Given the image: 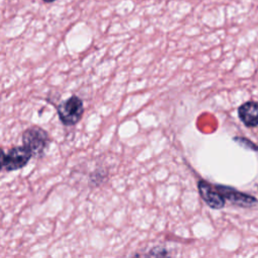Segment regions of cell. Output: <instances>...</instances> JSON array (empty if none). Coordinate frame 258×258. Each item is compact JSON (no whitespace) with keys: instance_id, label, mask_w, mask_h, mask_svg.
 Listing matches in <instances>:
<instances>
[{"instance_id":"1","label":"cell","mask_w":258,"mask_h":258,"mask_svg":"<svg viewBox=\"0 0 258 258\" xmlns=\"http://www.w3.org/2000/svg\"><path fill=\"white\" fill-rule=\"evenodd\" d=\"M57 115L61 123L66 126L77 124L84 113L83 101L78 96H71L56 107Z\"/></svg>"},{"instance_id":"2","label":"cell","mask_w":258,"mask_h":258,"mask_svg":"<svg viewBox=\"0 0 258 258\" xmlns=\"http://www.w3.org/2000/svg\"><path fill=\"white\" fill-rule=\"evenodd\" d=\"M22 143L32 153V156H39L48 145L49 137L42 128L32 126L23 132Z\"/></svg>"},{"instance_id":"3","label":"cell","mask_w":258,"mask_h":258,"mask_svg":"<svg viewBox=\"0 0 258 258\" xmlns=\"http://www.w3.org/2000/svg\"><path fill=\"white\" fill-rule=\"evenodd\" d=\"M32 153L24 146H16L7 152H2V168L7 171H13L24 167Z\"/></svg>"},{"instance_id":"4","label":"cell","mask_w":258,"mask_h":258,"mask_svg":"<svg viewBox=\"0 0 258 258\" xmlns=\"http://www.w3.org/2000/svg\"><path fill=\"white\" fill-rule=\"evenodd\" d=\"M217 189L221 192V195L228 200L231 204L241 207V208H252L258 204V200L248 194L237 190L234 187L222 184H215Z\"/></svg>"},{"instance_id":"5","label":"cell","mask_w":258,"mask_h":258,"mask_svg":"<svg viewBox=\"0 0 258 258\" xmlns=\"http://www.w3.org/2000/svg\"><path fill=\"white\" fill-rule=\"evenodd\" d=\"M198 189L201 198L212 209L220 210L225 207V198L217 189L215 184H212L204 179L198 181Z\"/></svg>"},{"instance_id":"6","label":"cell","mask_w":258,"mask_h":258,"mask_svg":"<svg viewBox=\"0 0 258 258\" xmlns=\"http://www.w3.org/2000/svg\"><path fill=\"white\" fill-rule=\"evenodd\" d=\"M238 117L248 128L258 126V101H248L238 108Z\"/></svg>"},{"instance_id":"7","label":"cell","mask_w":258,"mask_h":258,"mask_svg":"<svg viewBox=\"0 0 258 258\" xmlns=\"http://www.w3.org/2000/svg\"><path fill=\"white\" fill-rule=\"evenodd\" d=\"M233 140L235 142H237L240 146L252 150V151H258V145L255 144L254 142H252L250 139L246 138V137H241V136H235L233 138Z\"/></svg>"},{"instance_id":"8","label":"cell","mask_w":258,"mask_h":258,"mask_svg":"<svg viewBox=\"0 0 258 258\" xmlns=\"http://www.w3.org/2000/svg\"><path fill=\"white\" fill-rule=\"evenodd\" d=\"M147 255H153V256H166L168 255V253L166 252L165 249L160 248V247H156L154 249H152Z\"/></svg>"},{"instance_id":"9","label":"cell","mask_w":258,"mask_h":258,"mask_svg":"<svg viewBox=\"0 0 258 258\" xmlns=\"http://www.w3.org/2000/svg\"><path fill=\"white\" fill-rule=\"evenodd\" d=\"M42 1H44V2H46V3H50V2H53V1H55V0H42Z\"/></svg>"}]
</instances>
